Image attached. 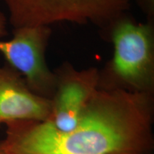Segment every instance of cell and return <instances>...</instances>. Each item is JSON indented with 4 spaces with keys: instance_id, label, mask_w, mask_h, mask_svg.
<instances>
[{
    "instance_id": "cell-1",
    "label": "cell",
    "mask_w": 154,
    "mask_h": 154,
    "mask_svg": "<svg viewBox=\"0 0 154 154\" xmlns=\"http://www.w3.org/2000/svg\"><path fill=\"white\" fill-rule=\"evenodd\" d=\"M154 94L98 88L74 129L49 120L5 124V154H154Z\"/></svg>"
},
{
    "instance_id": "cell-2",
    "label": "cell",
    "mask_w": 154,
    "mask_h": 154,
    "mask_svg": "<svg viewBox=\"0 0 154 154\" xmlns=\"http://www.w3.org/2000/svg\"><path fill=\"white\" fill-rule=\"evenodd\" d=\"M112 57L99 71V89L154 94V22L125 13L102 32Z\"/></svg>"
},
{
    "instance_id": "cell-3",
    "label": "cell",
    "mask_w": 154,
    "mask_h": 154,
    "mask_svg": "<svg viewBox=\"0 0 154 154\" xmlns=\"http://www.w3.org/2000/svg\"><path fill=\"white\" fill-rule=\"evenodd\" d=\"M14 29L59 22L91 24L101 32L129 9L131 0H4Z\"/></svg>"
},
{
    "instance_id": "cell-4",
    "label": "cell",
    "mask_w": 154,
    "mask_h": 154,
    "mask_svg": "<svg viewBox=\"0 0 154 154\" xmlns=\"http://www.w3.org/2000/svg\"><path fill=\"white\" fill-rule=\"evenodd\" d=\"M51 35L50 26H24L14 29L10 39H0V53L6 63L22 75L32 91L50 99L56 88L54 71L46 59Z\"/></svg>"
},
{
    "instance_id": "cell-5",
    "label": "cell",
    "mask_w": 154,
    "mask_h": 154,
    "mask_svg": "<svg viewBox=\"0 0 154 154\" xmlns=\"http://www.w3.org/2000/svg\"><path fill=\"white\" fill-rule=\"evenodd\" d=\"M99 71L96 67L76 69L69 62L54 71L56 88L49 120L56 128L69 131L76 126L99 88Z\"/></svg>"
},
{
    "instance_id": "cell-6",
    "label": "cell",
    "mask_w": 154,
    "mask_h": 154,
    "mask_svg": "<svg viewBox=\"0 0 154 154\" xmlns=\"http://www.w3.org/2000/svg\"><path fill=\"white\" fill-rule=\"evenodd\" d=\"M51 99L30 89L22 75L5 63L0 66V126L13 121H45Z\"/></svg>"
},
{
    "instance_id": "cell-7",
    "label": "cell",
    "mask_w": 154,
    "mask_h": 154,
    "mask_svg": "<svg viewBox=\"0 0 154 154\" xmlns=\"http://www.w3.org/2000/svg\"><path fill=\"white\" fill-rule=\"evenodd\" d=\"M146 17V21L154 22V0H135Z\"/></svg>"
},
{
    "instance_id": "cell-8",
    "label": "cell",
    "mask_w": 154,
    "mask_h": 154,
    "mask_svg": "<svg viewBox=\"0 0 154 154\" xmlns=\"http://www.w3.org/2000/svg\"><path fill=\"white\" fill-rule=\"evenodd\" d=\"M7 35V18L5 15L0 11V39Z\"/></svg>"
},
{
    "instance_id": "cell-9",
    "label": "cell",
    "mask_w": 154,
    "mask_h": 154,
    "mask_svg": "<svg viewBox=\"0 0 154 154\" xmlns=\"http://www.w3.org/2000/svg\"><path fill=\"white\" fill-rule=\"evenodd\" d=\"M0 154H5V152L3 149V145L2 140H0Z\"/></svg>"
}]
</instances>
